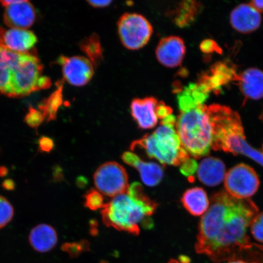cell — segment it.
Here are the masks:
<instances>
[{
  "label": "cell",
  "mask_w": 263,
  "mask_h": 263,
  "mask_svg": "<svg viewBox=\"0 0 263 263\" xmlns=\"http://www.w3.org/2000/svg\"><path fill=\"white\" fill-rule=\"evenodd\" d=\"M258 208L250 199H238L221 192L212 197L199 223L196 251L215 263L237 259L252 248L248 235Z\"/></svg>",
  "instance_id": "1"
},
{
  "label": "cell",
  "mask_w": 263,
  "mask_h": 263,
  "mask_svg": "<svg viewBox=\"0 0 263 263\" xmlns=\"http://www.w3.org/2000/svg\"><path fill=\"white\" fill-rule=\"evenodd\" d=\"M206 97V92L195 85L179 97L176 130L183 147L195 159L209 155L213 145V127L207 107L203 104Z\"/></svg>",
  "instance_id": "2"
},
{
  "label": "cell",
  "mask_w": 263,
  "mask_h": 263,
  "mask_svg": "<svg viewBox=\"0 0 263 263\" xmlns=\"http://www.w3.org/2000/svg\"><path fill=\"white\" fill-rule=\"evenodd\" d=\"M176 123V118L173 115L164 118L153 133L134 141L130 149L144 151L147 157L163 165H181L189 159V154L181 144Z\"/></svg>",
  "instance_id": "3"
},
{
  "label": "cell",
  "mask_w": 263,
  "mask_h": 263,
  "mask_svg": "<svg viewBox=\"0 0 263 263\" xmlns=\"http://www.w3.org/2000/svg\"><path fill=\"white\" fill-rule=\"evenodd\" d=\"M157 207L154 201L143 202L133 198L127 193L121 194L105 204L101 210L102 218L107 227L138 235L139 225L146 222Z\"/></svg>",
  "instance_id": "4"
},
{
  "label": "cell",
  "mask_w": 263,
  "mask_h": 263,
  "mask_svg": "<svg viewBox=\"0 0 263 263\" xmlns=\"http://www.w3.org/2000/svg\"><path fill=\"white\" fill-rule=\"evenodd\" d=\"M43 65L34 51L22 53L13 73L9 97L19 98L38 91Z\"/></svg>",
  "instance_id": "5"
},
{
  "label": "cell",
  "mask_w": 263,
  "mask_h": 263,
  "mask_svg": "<svg viewBox=\"0 0 263 263\" xmlns=\"http://www.w3.org/2000/svg\"><path fill=\"white\" fill-rule=\"evenodd\" d=\"M152 25L138 13L127 12L118 22V32L122 44L127 49L136 50L144 47L152 35Z\"/></svg>",
  "instance_id": "6"
},
{
  "label": "cell",
  "mask_w": 263,
  "mask_h": 263,
  "mask_svg": "<svg viewBox=\"0 0 263 263\" xmlns=\"http://www.w3.org/2000/svg\"><path fill=\"white\" fill-rule=\"evenodd\" d=\"M93 180L98 192L109 197L126 193L129 187L126 170L115 162H106L99 167Z\"/></svg>",
  "instance_id": "7"
},
{
  "label": "cell",
  "mask_w": 263,
  "mask_h": 263,
  "mask_svg": "<svg viewBox=\"0 0 263 263\" xmlns=\"http://www.w3.org/2000/svg\"><path fill=\"white\" fill-rule=\"evenodd\" d=\"M225 188L230 196L238 199H248L255 195L259 186L257 174L245 163L238 164L226 174Z\"/></svg>",
  "instance_id": "8"
},
{
  "label": "cell",
  "mask_w": 263,
  "mask_h": 263,
  "mask_svg": "<svg viewBox=\"0 0 263 263\" xmlns=\"http://www.w3.org/2000/svg\"><path fill=\"white\" fill-rule=\"evenodd\" d=\"M130 111L139 127L149 129L166 117L167 107L153 97L136 98L132 101Z\"/></svg>",
  "instance_id": "9"
},
{
  "label": "cell",
  "mask_w": 263,
  "mask_h": 263,
  "mask_svg": "<svg viewBox=\"0 0 263 263\" xmlns=\"http://www.w3.org/2000/svg\"><path fill=\"white\" fill-rule=\"evenodd\" d=\"M58 63L62 66L64 80L77 87L86 85L94 74L95 65L88 58L76 55L59 57Z\"/></svg>",
  "instance_id": "10"
},
{
  "label": "cell",
  "mask_w": 263,
  "mask_h": 263,
  "mask_svg": "<svg viewBox=\"0 0 263 263\" xmlns=\"http://www.w3.org/2000/svg\"><path fill=\"white\" fill-rule=\"evenodd\" d=\"M185 43L178 36L170 35L163 37L156 48V57L161 64L168 68L179 66L185 54Z\"/></svg>",
  "instance_id": "11"
},
{
  "label": "cell",
  "mask_w": 263,
  "mask_h": 263,
  "mask_svg": "<svg viewBox=\"0 0 263 263\" xmlns=\"http://www.w3.org/2000/svg\"><path fill=\"white\" fill-rule=\"evenodd\" d=\"M35 12L31 3L28 1H16L6 6L5 24L12 29H26L34 24Z\"/></svg>",
  "instance_id": "12"
},
{
  "label": "cell",
  "mask_w": 263,
  "mask_h": 263,
  "mask_svg": "<svg viewBox=\"0 0 263 263\" xmlns=\"http://www.w3.org/2000/svg\"><path fill=\"white\" fill-rule=\"evenodd\" d=\"M5 31L0 27V93L9 97L12 76L22 53L11 50L3 44Z\"/></svg>",
  "instance_id": "13"
},
{
  "label": "cell",
  "mask_w": 263,
  "mask_h": 263,
  "mask_svg": "<svg viewBox=\"0 0 263 263\" xmlns=\"http://www.w3.org/2000/svg\"><path fill=\"white\" fill-rule=\"evenodd\" d=\"M122 159L125 163L138 170L141 180L146 185L156 186L162 181L163 169L159 164L144 162L137 154L132 152L124 153Z\"/></svg>",
  "instance_id": "14"
},
{
  "label": "cell",
  "mask_w": 263,
  "mask_h": 263,
  "mask_svg": "<svg viewBox=\"0 0 263 263\" xmlns=\"http://www.w3.org/2000/svg\"><path fill=\"white\" fill-rule=\"evenodd\" d=\"M261 21L259 12L250 5H241L234 9L230 15V23L236 31L249 33L256 30Z\"/></svg>",
  "instance_id": "15"
},
{
  "label": "cell",
  "mask_w": 263,
  "mask_h": 263,
  "mask_svg": "<svg viewBox=\"0 0 263 263\" xmlns=\"http://www.w3.org/2000/svg\"><path fill=\"white\" fill-rule=\"evenodd\" d=\"M197 172L200 182L209 186L219 185L225 179L226 175L224 163L215 157H207L202 160Z\"/></svg>",
  "instance_id": "16"
},
{
  "label": "cell",
  "mask_w": 263,
  "mask_h": 263,
  "mask_svg": "<svg viewBox=\"0 0 263 263\" xmlns=\"http://www.w3.org/2000/svg\"><path fill=\"white\" fill-rule=\"evenodd\" d=\"M240 90L246 98L259 100L263 98V72L256 68H249L241 74L236 75Z\"/></svg>",
  "instance_id": "17"
},
{
  "label": "cell",
  "mask_w": 263,
  "mask_h": 263,
  "mask_svg": "<svg viewBox=\"0 0 263 263\" xmlns=\"http://www.w3.org/2000/svg\"><path fill=\"white\" fill-rule=\"evenodd\" d=\"M3 44L11 50L25 53L30 52L36 43L37 37L32 31L26 29H11L5 31Z\"/></svg>",
  "instance_id": "18"
},
{
  "label": "cell",
  "mask_w": 263,
  "mask_h": 263,
  "mask_svg": "<svg viewBox=\"0 0 263 263\" xmlns=\"http://www.w3.org/2000/svg\"><path fill=\"white\" fill-rule=\"evenodd\" d=\"M58 234L52 226L42 223L34 227L29 236V241L35 251L46 253L51 251L58 243Z\"/></svg>",
  "instance_id": "19"
},
{
  "label": "cell",
  "mask_w": 263,
  "mask_h": 263,
  "mask_svg": "<svg viewBox=\"0 0 263 263\" xmlns=\"http://www.w3.org/2000/svg\"><path fill=\"white\" fill-rule=\"evenodd\" d=\"M221 150L234 155L242 154L263 166V154L247 143L244 133L235 134L229 137L222 144Z\"/></svg>",
  "instance_id": "20"
},
{
  "label": "cell",
  "mask_w": 263,
  "mask_h": 263,
  "mask_svg": "<svg viewBox=\"0 0 263 263\" xmlns=\"http://www.w3.org/2000/svg\"><path fill=\"white\" fill-rule=\"evenodd\" d=\"M181 202L187 211L195 216L204 215L210 206L206 192L199 187L187 190L183 193Z\"/></svg>",
  "instance_id": "21"
},
{
  "label": "cell",
  "mask_w": 263,
  "mask_h": 263,
  "mask_svg": "<svg viewBox=\"0 0 263 263\" xmlns=\"http://www.w3.org/2000/svg\"><path fill=\"white\" fill-rule=\"evenodd\" d=\"M57 85V90L48 98L42 101L38 106L39 109L44 115L45 120H47V122L57 119L59 108L63 104V81H59Z\"/></svg>",
  "instance_id": "22"
},
{
  "label": "cell",
  "mask_w": 263,
  "mask_h": 263,
  "mask_svg": "<svg viewBox=\"0 0 263 263\" xmlns=\"http://www.w3.org/2000/svg\"><path fill=\"white\" fill-rule=\"evenodd\" d=\"M81 48L95 66L101 60L103 57V49L98 35H91L82 41Z\"/></svg>",
  "instance_id": "23"
},
{
  "label": "cell",
  "mask_w": 263,
  "mask_h": 263,
  "mask_svg": "<svg viewBox=\"0 0 263 263\" xmlns=\"http://www.w3.org/2000/svg\"><path fill=\"white\" fill-rule=\"evenodd\" d=\"M14 215V207L5 197L0 196V229L12 221Z\"/></svg>",
  "instance_id": "24"
},
{
  "label": "cell",
  "mask_w": 263,
  "mask_h": 263,
  "mask_svg": "<svg viewBox=\"0 0 263 263\" xmlns=\"http://www.w3.org/2000/svg\"><path fill=\"white\" fill-rule=\"evenodd\" d=\"M84 205L91 210L102 209L106 203H104L103 195L98 190H91L84 196Z\"/></svg>",
  "instance_id": "25"
},
{
  "label": "cell",
  "mask_w": 263,
  "mask_h": 263,
  "mask_svg": "<svg viewBox=\"0 0 263 263\" xmlns=\"http://www.w3.org/2000/svg\"><path fill=\"white\" fill-rule=\"evenodd\" d=\"M44 120V115L41 111L32 107L29 108L28 112L25 117V122L28 126L35 129L41 126Z\"/></svg>",
  "instance_id": "26"
},
{
  "label": "cell",
  "mask_w": 263,
  "mask_h": 263,
  "mask_svg": "<svg viewBox=\"0 0 263 263\" xmlns=\"http://www.w3.org/2000/svg\"><path fill=\"white\" fill-rule=\"evenodd\" d=\"M250 227L253 237L263 244V212L255 216Z\"/></svg>",
  "instance_id": "27"
},
{
  "label": "cell",
  "mask_w": 263,
  "mask_h": 263,
  "mask_svg": "<svg viewBox=\"0 0 263 263\" xmlns=\"http://www.w3.org/2000/svg\"><path fill=\"white\" fill-rule=\"evenodd\" d=\"M62 249L71 256H75L88 249V244L87 242L85 243L84 241L80 242L65 243L62 246Z\"/></svg>",
  "instance_id": "28"
},
{
  "label": "cell",
  "mask_w": 263,
  "mask_h": 263,
  "mask_svg": "<svg viewBox=\"0 0 263 263\" xmlns=\"http://www.w3.org/2000/svg\"><path fill=\"white\" fill-rule=\"evenodd\" d=\"M198 168V165L195 159L189 158L185 162L181 164L180 172L183 175L188 177L190 179L195 175Z\"/></svg>",
  "instance_id": "29"
},
{
  "label": "cell",
  "mask_w": 263,
  "mask_h": 263,
  "mask_svg": "<svg viewBox=\"0 0 263 263\" xmlns=\"http://www.w3.org/2000/svg\"><path fill=\"white\" fill-rule=\"evenodd\" d=\"M39 152L41 153H50L54 150V141L51 138L42 136L39 139Z\"/></svg>",
  "instance_id": "30"
},
{
  "label": "cell",
  "mask_w": 263,
  "mask_h": 263,
  "mask_svg": "<svg viewBox=\"0 0 263 263\" xmlns=\"http://www.w3.org/2000/svg\"><path fill=\"white\" fill-rule=\"evenodd\" d=\"M88 3L95 8H104L109 5L111 2L110 0H103V1H100V0H98V1L90 0V1H88Z\"/></svg>",
  "instance_id": "31"
},
{
  "label": "cell",
  "mask_w": 263,
  "mask_h": 263,
  "mask_svg": "<svg viewBox=\"0 0 263 263\" xmlns=\"http://www.w3.org/2000/svg\"><path fill=\"white\" fill-rule=\"evenodd\" d=\"M3 189L8 191L14 190L15 189V183L14 180L11 179H5L2 184Z\"/></svg>",
  "instance_id": "32"
},
{
  "label": "cell",
  "mask_w": 263,
  "mask_h": 263,
  "mask_svg": "<svg viewBox=\"0 0 263 263\" xmlns=\"http://www.w3.org/2000/svg\"><path fill=\"white\" fill-rule=\"evenodd\" d=\"M52 177H53V179L55 181H59L62 179L63 176H62V170L60 167H54L53 173H52Z\"/></svg>",
  "instance_id": "33"
},
{
  "label": "cell",
  "mask_w": 263,
  "mask_h": 263,
  "mask_svg": "<svg viewBox=\"0 0 263 263\" xmlns=\"http://www.w3.org/2000/svg\"><path fill=\"white\" fill-rule=\"evenodd\" d=\"M251 5L259 12L263 11V1H253Z\"/></svg>",
  "instance_id": "34"
},
{
  "label": "cell",
  "mask_w": 263,
  "mask_h": 263,
  "mask_svg": "<svg viewBox=\"0 0 263 263\" xmlns=\"http://www.w3.org/2000/svg\"><path fill=\"white\" fill-rule=\"evenodd\" d=\"M9 170L6 166H0V177H5L8 175Z\"/></svg>",
  "instance_id": "35"
},
{
  "label": "cell",
  "mask_w": 263,
  "mask_h": 263,
  "mask_svg": "<svg viewBox=\"0 0 263 263\" xmlns=\"http://www.w3.org/2000/svg\"><path fill=\"white\" fill-rule=\"evenodd\" d=\"M166 263H190V262L184 261L181 260V259H170V260Z\"/></svg>",
  "instance_id": "36"
},
{
  "label": "cell",
  "mask_w": 263,
  "mask_h": 263,
  "mask_svg": "<svg viewBox=\"0 0 263 263\" xmlns=\"http://www.w3.org/2000/svg\"><path fill=\"white\" fill-rule=\"evenodd\" d=\"M228 263H257V262H248L242 260H239V259H236V260H233L229 261Z\"/></svg>",
  "instance_id": "37"
},
{
  "label": "cell",
  "mask_w": 263,
  "mask_h": 263,
  "mask_svg": "<svg viewBox=\"0 0 263 263\" xmlns=\"http://www.w3.org/2000/svg\"><path fill=\"white\" fill-rule=\"evenodd\" d=\"M259 118H260V119L262 121H263V110H262V113H261V114L260 115V117H259Z\"/></svg>",
  "instance_id": "38"
},
{
  "label": "cell",
  "mask_w": 263,
  "mask_h": 263,
  "mask_svg": "<svg viewBox=\"0 0 263 263\" xmlns=\"http://www.w3.org/2000/svg\"><path fill=\"white\" fill-rule=\"evenodd\" d=\"M262 151H263V147H262ZM262 154H263V152H262Z\"/></svg>",
  "instance_id": "39"
}]
</instances>
